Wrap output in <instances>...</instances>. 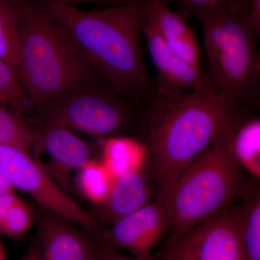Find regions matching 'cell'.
Wrapping results in <instances>:
<instances>
[{"label": "cell", "instance_id": "277c9868", "mask_svg": "<svg viewBox=\"0 0 260 260\" xmlns=\"http://www.w3.org/2000/svg\"><path fill=\"white\" fill-rule=\"evenodd\" d=\"M247 0H227L195 18L203 25L208 73L217 93L248 109L259 107L260 55Z\"/></svg>", "mask_w": 260, "mask_h": 260}, {"label": "cell", "instance_id": "52a82bcc", "mask_svg": "<svg viewBox=\"0 0 260 260\" xmlns=\"http://www.w3.org/2000/svg\"><path fill=\"white\" fill-rule=\"evenodd\" d=\"M0 172L13 187L28 193L39 206L78 225L102 244L106 227L68 196L30 154L13 145L0 144Z\"/></svg>", "mask_w": 260, "mask_h": 260}, {"label": "cell", "instance_id": "7a4b0ae2", "mask_svg": "<svg viewBox=\"0 0 260 260\" xmlns=\"http://www.w3.org/2000/svg\"><path fill=\"white\" fill-rule=\"evenodd\" d=\"M61 27L102 79L139 111L156 92L144 60L145 0L85 11L58 0H32Z\"/></svg>", "mask_w": 260, "mask_h": 260}, {"label": "cell", "instance_id": "2e32d148", "mask_svg": "<svg viewBox=\"0 0 260 260\" xmlns=\"http://www.w3.org/2000/svg\"><path fill=\"white\" fill-rule=\"evenodd\" d=\"M241 198L240 237L244 259L260 260L259 179H247Z\"/></svg>", "mask_w": 260, "mask_h": 260}, {"label": "cell", "instance_id": "cb8c5ba5", "mask_svg": "<svg viewBox=\"0 0 260 260\" xmlns=\"http://www.w3.org/2000/svg\"><path fill=\"white\" fill-rule=\"evenodd\" d=\"M20 200L14 190L8 191L0 195V223L3 221L5 215L10 208Z\"/></svg>", "mask_w": 260, "mask_h": 260}, {"label": "cell", "instance_id": "44dd1931", "mask_svg": "<svg viewBox=\"0 0 260 260\" xmlns=\"http://www.w3.org/2000/svg\"><path fill=\"white\" fill-rule=\"evenodd\" d=\"M34 220L31 208L20 199L0 223V234L13 239H20L28 232Z\"/></svg>", "mask_w": 260, "mask_h": 260}, {"label": "cell", "instance_id": "4316f807", "mask_svg": "<svg viewBox=\"0 0 260 260\" xmlns=\"http://www.w3.org/2000/svg\"><path fill=\"white\" fill-rule=\"evenodd\" d=\"M14 189L11 183L5 177L4 174L0 172V195L14 190Z\"/></svg>", "mask_w": 260, "mask_h": 260}, {"label": "cell", "instance_id": "d6986e66", "mask_svg": "<svg viewBox=\"0 0 260 260\" xmlns=\"http://www.w3.org/2000/svg\"><path fill=\"white\" fill-rule=\"evenodd\" d=\"M114 179L103 162L90 160L79 170L78 184L83 194L96 205L107 199Z\"/></svg>", "mask_w": 260, "mask_h": 260}, {"label": "cell", "instance_id": "e0dca14e", "mask_svg": "<svg viewBox=\"0 0 260 260\" xmlns=\"http://www.w3.org/2000/svg\"><path fill=\"white\" fill-rule=\"evenodd\" d=\"M103 164L114 177L144 169L148 150L143 141L126 136L109 138L103 145Z\"/></svg>", "mask_w": 260, "mask_h": 260}, {"label": "cell", "instance_id": "30bf717a", "mask_svg": "<svg viewBox=\"0 0 260 260\" xmlns=\"http://www.w3.org/2000/svg\"><path fill=\"white\" fill-rule=\"evenodd\" d=\"M37 233L30 248L35 260H102L107 248L83 229L38 205Z\"/></svg>", "mask_w": 260, "mask_h": 260}, {"label": "cell", "instance_id": "6da1fadb", "mask_svg": "<svg viewBox=\"0 0 260 260\" xmlns=\"http://www.w3.org/2000/svg\"><path fill=\"white\" fill-rule=\"evenodd\" d=\"M252 112L220 96L213 85L191 91L156 88L139 131L158 193L170 195L195 159Z\"/></svg>", "mask_w": 260, "mask_h": 260}, {"label": "cell", "instance_id": "603a6c76", "mask_svg": "<svg viewBox=\"0 0 260 260\" xmlns=\"http://www.w3.org/2000/svg\"><path fill=\"white\" fill-rule=\"evenodd\" d=\"M247 19L253 31L260 35V0H247Z\"/></svg>", "mask_w": 260, "mask_h": 260}, {"label": "cell", "instance_id": "ba28073f", "mask_svg": "<svg viewBox=\"0 0 260 260\" xmlns=\"http://www.w3.org/2000/svg\"><path fill=\"white\" fill-rule=\"evenodd\" d=\"M240 224V205H230L185 232L169 234L152 260H244Z\"/></svg>", "mask_w": 260, "mask_h": 260}, {"label": "cell", "instance_id": "5b68a950", "mask_svg": "<svg viewBox=\"0 0 260 260\" xmlns=\"http://www.w3.org/2000/svg\"><path fill=\"white\" fill-rule=\"evenodd\" d=\"M225 148L217 140L191 162L170 194L174 235L203 223L241 198L248 178Z\"/></svg>", "mask_w": 260, "mask_h": 260}, {"label": "cell", "instance_id": "7402d4cb", "mask_svg": "<svg viewBox=\"0 0 260 260\" xmlns=\"http://www.w3.org/2000/svg\"><path fill=\"white\" fill-rule=\"evenodd\" d=\"M166 3H173L177 5L178 10L186 18L208 11L223 4L227 0H162Z\"/></svg>", "mask_w": 260, "mask_h": 260}, {"label": "cell", "instance_id": "d4e9b609", "mask_svg": "<svg viewBox=\"0 0 260 260\" xmlns=\"http://www.w3.org/2000/svg\"><path fill=\"white\" fill-rule=\"evenodd\" d=\"M58 1L71 5L81 3H97V4H109V3H113V4L119 5L127 3L130 0H58Z\"/></svg>", "mask_w": 260, "mask_h": 260}, {"label": "cell", "instance_id": "3957f363", "mask_svg": "<svg viewBox=\"0 0 260 260\" xmlns=\"http://www.w3.org/2000/svg\"><path fill=\"white\" fill-rule=\"evenodd\" d=\"M18 78L29 106L42 107L101 78L64 30L32 0H14Z\"/></svg>", "mask_w": 260, "mask_h": 260}, {"label": "cell", "instance_id": "8992f818", "mask_svg": "<svg viewBox=\"0 0 260 260\" xmlns=\"http://www.w3.org/2000/svg\"><path fill=\"white\" fill-rule=\"evenodd\" d=\"M37 109L39 128L60 126L108 138L139 131L141 111L104 81L86 84Z\"/></svg>", "mask_w": 260, "mask_h": 260}, {"label": "cell", "instance_id": "9c48e42d", "mask_svg": "<svg viewBox=\"0 0 260 260\" xmlns=\"http://www.w3.org/2000/svg\"><path fill=\"white\" fill-rule=\"evenodd\" d=\"M171 226L170 195L160 192L153 201L106 228L102 245L111 250L126 249L137 260H152V251Z\"/></svg>", "mask_w": 260, "mask_h": 260}, {"label": "cell", "instance_id": "8fae6325", "mask_svg": "<svg viewBox=\"0 0 260 260\" xmlns=\"http://www.w3.org/2000/svg\"><path fill=\"white\" fill-rule=\"evenodd\" d=\"M143 34L146 39L152 60L158 71V77L154 80L156 88L191 91L213 85L208 73L202 67L198 68L188 64L173 52L153 25L145 18Z\"/></svg>", "mask_w": 260, "mask_h": 260}, {"label": "cell", "instance_id": "9a60e30c", "mask_svg": "<svg viewBox=\"0 0 260 260\" xmlns=\"http://www.w3.org/2000/svg\"><path fill=\"white\" fill-rule=\"evenodd\" d=\"M225 148L251 177L260 179V119L251 112L223 138Z\"/></svg>", "mask_w": 260, "mask_h": 260}, {"label": "cell", "instance_id": "7c38bea8", "mask_svg": "<svg viewBox=\"0 0 260 260\" xmlns=\"http://www.w3.org/2000/svg\"><path fill=\"white\" fill-rule=\"evenodd\" d=\"M144 14L168 47L188 64L201 68V49L187 18L162 0H145Z\"/></svg>", "mask_w": 260, "mask_h": 260}, {"label": "cell", "instance_id": "4fadbf2b", "mask_svg": "<svg viewBox=\"0 0 260 260\" xmlns=\"http://www.w3.org/2000/svg\"><path fill=\"white\" fill-rule=\"evenodd\" d=\"M144 169L117 176L107 199L90 212L102 226H112L149 202L150 187Z\"/></svg>", "mask_w": 260, "mask_h": 260}, {"label": "cell", "instance_id": "ffe728a7", "mask_svg": "<svg viewBox=\"0 0 260 260\" xmlns=\"http://www.w3.org/2000/svg\"><path fill=\"white\" fill-rule=\"evenodd\" d=\"M0 105L12 108L20 116L30 107L28 97L18 76L2 59H0Z\"/></svg>", "mask_w": 260, "mask_h": 260}, {"label": "cell", "instance_id": "83f0119b", "mask_svg": "<svg viewBox=\"0 0 260 260\" xmlns=\"http://www.w3.org/2000/svg\"><path fill=\"white\" fill-rule=\"evenodd\" d=\"M5 259H6V253H5L4 245L2 242L1 238H0V260Z\"/></svg>", "mask_w": 260, "mask_h": 260}, {"label": "cell", "instance_id": "ac0fdd59", "mask_svg": "<svg viewBox=\"0 0 260 260\" xmlns=\"http://www.w3.org/2000/svg\"><path fill=\"white\" fill-rule=\"evenodd\" d=\"M19 51L20 34L14 0H0V59L18 78Z\"/></svg>", "mask_w": 260, "mask_h": 260}, {"label": "cell", "instance_id": "484cf974", "mask_svg": "<svg viewBox=\"0 0 260 260\" xmlns=\"http://www.w3.org/2000/svg\"><path fill=\"white\" fill-rule=\"evenodd\" d=\"M102 260H137L133 259V258L127 257L119 254L117 251L111 250V249H107Z\"/></svg>", "mask_w": 260, "mask_h": 260}, {"label": "cell", "instance_id": "5bb4252c", "mask_svg": "<svg viewBox=\"0 0 260 260\" xmlns=\"http://www.w3.org/2000/svg\"><path fill=\"white\" fill-rule=\"evenodd\" d=\"M35 131L37 138L32 150L47 152L56 170L61 173L80 170L90 160L88 144L70 129L60 126H46Z\"/></svg>", "mask_w": 260, "mask_h": 260}, {"label": "cell", "instance_id": "f1b7e54d", "mask_svg": "<svg viewBox=\"0 0 260 260\" xmlns=\"http://www.w3.org/2000/svg\"><path fill=\"white\" fill-rule=\"evenodd\" d=\"M22 260H34V256H32L31 252L29 251L28 254H27L25 257H24Z\"/></svg>", "mask_w": 260, "mask_h": 260}]
</instances>
